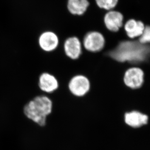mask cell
I'll list each match as a JSON object with an SVG mask.
<instances>
[{
	"instance_id": "6da1fadb",
	"label": "cell",
	"mask_w": 150,
	"mask_h": 150,
	"mask_svg": "<svg viewBox=\"0 0 150 150\" xmlns=\"http://www.w3.org/2000/svg\"><path fill=\"white\" fill-rule=\"evenodd\" d=\"M106 55L120 63H128L129 65H138L148 62L150 56V45L142 44L137 40H122Z\"/></svg>"
},
{
	"instance_id": "7a4b0ae2",
	"label": "cell",
	"mask_w": 150,
	"mask_h": 150,
	"mask_svg": "<svg viewBox=\"0 0 150 150\" xmlns=\"http://www.w3.org/2000/svg\"><path fill=\"white\" fill-rule=\"evenodd\" d=\"M53 103L49 97L38 95L24 105L23 112L27 119L40 127L45 126L47 117L52 113Z\"/></svg>"
},
{
	"instance_id": "3957f363",
	"label": "cell",
	"mask_w": 150,
	"mask_h": 150,
	"mask_svg": "<svg viewBox=\"0 0 150 150\" xmlns=\"http://www.w3.org/2000/svg\"><path fill=\"white\" fill-rule=\"evenodd\" d=\"M82 42L85 50L92 53H97L105 48V39L102 33L92 31L85 35Z\"/></svg>"
},
{
	"instance_id": "277c9868",
	"label": "cell",
	"mask_w": 150,
	"mask_h": 150,
	"mask_svg": "<svg viewBox=\"0 0 150 150\" xmlns=\"http://www.w3.org/2000/svg\"><path fill=\"white\" fill-rule=\"evenodd\" d=\"M144 78V71L142 68L130 67L124 72L123 82L125 86L130 89H139L143 86Z\"/></svg>"
},
{
	"instance_id": "5b68a950",
	"label": "cell",
	"mask_w": 150,
	"mask_h": 150,
	"mask_svg": "<svg viewBox=\"0 0 150 150\" xmlns=\"http://www.w3.org/2000/svg\"><path fill=\"white\" fill-rule=\"evenodd\" d=\"M91 83L88 77L83 74H77L72 76L68 83V88L72 95L82 97L89 92Z\"/></svg>"
},
{
	"instance_id": "8992f818",
	"label": "cell",
	"mask_w": 150,
	"mask_h": 150,
	"mask_svg": "<svg viewBox=\"0 0 150 150\" xmlns=\"http://www.w3.org/2000/svg\"><path fill=\"white\" fill-rule=\"evenodd\" d=\"M123 14L117 10L108 11L103 16V23L106 29L111 32L117 33L124 25Z\"/></svg>"
},
{
	"instance_id": "52a82bcc",
	"label": "cell",
	"mask_w": 150,
	"mask_h": 150,
	"mask_svg": "<svg viewBox=\"0 0 150 150\" xmlns=\"http://www.w3.org/2000/svg\"><path fill=\"white\" fill-rule=\"evenodd\" d=\"M38 45L41 50L47 52L57 50L59 44V37L52 31H46L38 38Z\"/></svg>"
},
{
	"instance_id": "ba28073f",
	"label": "cell",
	"mask_w": 150,
	"mask_h": 150,
	"mask_svg": "<svg viewBox=\"0 0 150 150\" xmlns=\"http://www.w3.org/2000/svg\"><path fill=\"white\" fill-rule=\"evenodd\" d=\"M63 49L68 58L74 60L78 59L82 53V42L77 37H69L64 41Z\"/></svg>"
},
{
	"instance_id": "9c48e42d",
	"label": "cell",
	"mask_w": 150,
	"mask_h": 150,
	"mask_svg": "<svg viewBox=\"0 0 150 150\" xmlns=\"http://www.w3.org/2000/svg\"><path fill=\"white\" fill-rule=\"evenodd\" d=\"M124 121L129 127L139 128L147 125L149 122V116L139 111L132 110L125 114Z\"/></svg>"
},
{
	"instance_id": "30bf717a",
	"label": "cell",
	"mask_w": 150,
	"mask_h": 150,
	"mask_svg": "<svg viewBox=\"0 0 150 150\" xmlns=\"http://www.w3.org/2000/svg\"><path fill=\"white\" fill-rule=\"evenodd\" d=\"M38 87L43 92L52 93L59 88V82L57 77L49 72H43L38 78Z\"/></svg>"
},
{
	"instance_id": "8fae6325",
	"label": "cell",
	"mask_w": 150,
	"mask_h": 150,
	"mask_svg": "<svg viewBox=\"0 0 150 150\" xmlns=\"http://www.w3.org/2000/svg\"><path fill=\"white\" fill-rule=\"evenodd\" d=\"M145 24L140 20L130 18L123 25V29L128 38L134 40L140 37L144 30Z\"/></svg>"
},
{
	"instance_id": "7c38bea8",
	"label": "cell",
	"mask_w": 150,
	"mask_h": 150,
	"mask_svg": "<svg viewBox=\"0 0 150 150\" xmlns=\"http://www.w3.org/2000/svg\"><path fill=\"white\" fill-rule=\"evenodd\" d=\"M91 5L88 0H67L68 11L74 16L83 15Z\"/></svg>"
},
{
	"instance_id": "4fadbf2b",
	"label": "cell",
	"mask_w": 150,
	"mask_h": 150,
	"mask_svg": "<svg viewBox=\"0 0 150 150\" xmlns=\"http://www.w3.org/2000/svg\"><path fill=\"white\" fill-rule=\"evenodd\" d=\"M94 1L97 7L108 11L116 7L119 0H94Z\"/></svg>"
},
{
	"instance_id": "5bb4252c",
	"label": "cell",
	"mask_w": 150,
	"mask_h": 150,
	"mask_svg": "<svg viewBox=\"0 0 150 150\" xmlns=\"http://www.w3.org/2000/svg\"><path fill=\"white\" fill-rule=\"evenodd\" d=\"M137 40L141 44H149L150 42V27L149 25H146L144 30L140 37L138 38Z\"/></svg>"
}]
</instances>
